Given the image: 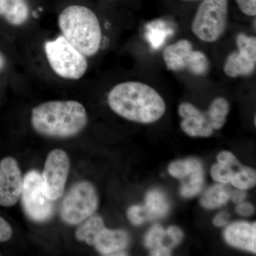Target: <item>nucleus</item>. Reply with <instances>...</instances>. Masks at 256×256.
I'll return each instance as SVG.
<instances>
[{
    "instance_id": "nucleus-1",
    "label": "nucleus",
    "mask_w": 256,
    "mask_h": 256,
    "mask_svg": "<svg viewBox=\"0 0 256 256\" xmlns=\"http://www.w3.org/2000/svg\"><path fill=\"white\" fill-rule=\"evenodd\" d=\"M116 114L132 122L149 124L164 116L166 104L150 86L138 82H120L112 88L108 97Z\"/></svg>"
},
{
    "instance_id": "nucleus-2",
    "label": "nucleus",
    "mask_w": 256,
    "mask_h": 256,
    "mask_svg": "<svg viewBox=\"0 0 256 256\" xmlns=\"http://www.w3.org/2000/svg\"><path fill=\"white\" fill-rule=\"evenodd\" d=\"M85 108L75 100L48 101L33 108L32 124L40 134L65 138L78 134L86 126Z\"/></svg>"
},
{
    "instance_id": "nucleus-3",
    "label": "nucleus",
    "mask_w": 256,
    "mask_h": 256,
    "mask_svg": "<svg viewBox=\"0 0 256 256\" xmlns=\"http://www.w3.org/2000/svg\"><path fill=\"white\" fill-rule=\"evenodd\" d=\"M63 36L85 56L95 55L100 47L102 30L95 13L80 5L64 9L58 18Z\"/></svg>"
},
{
    "instance_id": "nucleus-4",
    "label": "nucleus",
    "mask_w": 256,
    "mask_h": 256,
    "mask_svg": "<svg viewBox=\"0 0 256 256\" xmlns=\"http://www.w3.org/2000/svg\"><path fill=\"white\" fill-rule=\"evenodd\" d=\"M228 16V0H203L194 16L192 33L200 41L217 42L225 33Z\"/></svg>"
},
{
    "instance_id": "nucleus-5",
    "label": "nucleus",
    "mask_w": 256,
    "mask_h": 256,
    "mask_svg": "<svg viewBox=\"0 0 256 256\" xmlns=\"http://www.w3.org/2000/svg\"><path fill=\"white\" fill-rule=\"evenodd\" d=\"M44 50L50 67L60 77L78 80L86 72L88 62L85 56L70 44L63 36L46 42Z\"/></svg>"
},
{
    "instance_id": "nucleus-6",
    "label": "nucleus",
    "mask_w": 256,
    "mask_h": 256,
    "mask_svg": "<svg viewBox=\"0 0 256 256\" xmlns=\"http://www.w3.org/2000/svg\"><path fill=\"white\" fill-rule=\"evenodd\" d=\"M98 206V197L95 186L89 182H79L64 198L60 216L66 223L76 225L94 215Z\"/></svg>"
},
{
    "instance_id": "nucleus-7",
    "label": "nucleus",
    "mask_w": 256,
    "mask_h": 256,
    "mask_svg": "<svg viewBox=\"0 0 256 256\" xmlns=\"http://www.w3.org/2000/svg\"><path fill=\"white\" fill-rule=\"evenodd\" d=\"M163 60L166 68L172 72L186 70L197 76H204L210 72L208 57L201 50H194L188 40H180L166 46Z\"/></svg>"
},
{
    "instance_id": "nucleus-8",
    "label": "nucleus",
    "mask_w": 256,
    "mask_h": 256,
    "mask_svg": "<svg viewBox=\"0 0 256 256\" xmlns=\"http://www.w3.org/2000/svg\"><path fill=\"white\" fill-rule=\"evenodd\" d=\"M25 213L35 222H45L54 214V203L47 196L42 182V174L36 170L28 172L24 178L21 194Z\"/></svg>"
},
{
    "instance_id": "nucleus-9",
    "label": "nucleus",
    "mask_w": 256,
    "mask_h": 256,
    "mask_svg": "<svg viewBox=\"0 0 256 256\" xmlns=\"http://www.w3.org/2000/svg\"><path fill=\"white\" fill-rule=\"evenodd\" d=\"M237 50L229 54L224 65L226 75L232 78L249 76L256 67V38L239 33L236 38Z\"/></svg>"
},
{
    "instance_id": "nucleus-10",
    "label": "nucleus",
    "mask_w": 256,
    "mask_h": 256,
    "mask_svg": "<svg viewBox=\"0 0 256 256\" xmlns=\"http://www.w3.org/2000/svg\"><path fill=\"white\" fill-rule=\"evenodd\" d=\"M70 160L62 150H54L47 156L42 174L44 188L52 201L62 196L70 171Z\"/></svg>"
},
{
    "instance_id": "nucleus-11",
    "label": "nucleus",
    "mask_w": 256,
    "mask_h": 256,
    "mask_svg": "<svg viewBox=\"0 0 256 256\" xmlns=\"http://www.w3.org/2000/svg\"><path fill=\"white\" fill-rule=\"evenodd\" d=\"M24 178L18 162L6 156L0 161V206L16 204L21 196Z\"/></svg>"
},
{
    "instance_id": "nucleus-12",
    "label": "nucleus",
    "mask_w": 256,
    "mask_h": 256,
    "mask_svg": "<svg viewBox=\"0 0 256 256\" xmlns=\"http://www.w3.org/2000/svg\"><path fill=\"white\" fill-rule=\"evenodd\" d=\"M178 114L182 118V130L192 137H210L214 132L208 111L203 112L190 102L178 106Z\"/></svg>"
},
{
    "instance_id": "nucleus-13",
    "label": "nucleus",
    "mask_w": 256,
    "mask_h": 256,
    "mask_svg": "<svg viewBox=\"0 0 256 256\" xmlns=\"http://www.w3.org/2000/svg\"><path fill=\"white\" fill-rule=\"evenodd\" d=\"M224 238L232 246L244 249L256 254V223L236 222L230 224L224 232Z\"/></svg>"
},
{
    "instance_id": "nucleus-14",
    "label": "nucleus",
    "mask_w": 256,
    "mask_h": 256,
    "mask_svg": "<svg viewBox=\"0 0 256 256\" xmlns=\"http://www.w3.org/2000/svg\"><path fill=\"white\" fill-rule=\"evenodd\" d=\"M129 236L122 230H111L106 227L95 239L94 246L98 252L105 256H112L128 246Z\"/></svg>"
},
{
    "instance_id": "nucleus-15",
    "label": "nucleus",
    "mask_w": 256,
    "mask_h": 256,
    "mask_svg": "<svg viewBox=\"0 0 256 256\" xmlns=\"http://www.w3.org/2000/svg\"><path fill=\"white\" fill-rule=\"evenodd\" d=\"M30 10L26 0H0V16L13 26H20L28 20Z\"/></svg>"
},
{
    "instance_id": "nucleus-16",
    "label": "nucleus",
    "mask_w": 256,
    "mask_h": 256,
    "mask_svg": "<svg viewBox=\"0 0 256 256\" xmlns=\"http://www.w3.org/2000/svg\"><path fill=\"white\" fill-rule=\"evenodd\" d=\"M144 206L151 220L164 216L170 210V203L162 192L153 190L146 194Z\"/></svg>"
},
{
    "instance_id": "nucleus-17",
    "label": "nucleus",
    "mask_w": 256,
    "mask_h": 256,
    "mask_svg": "<svg viewBox=\"0 0 256 256\" xmlns=\"http://www.w3.org/2000/svg\"><path fill=\"white\" fill-rule=\"evenodd\" d=\"M104 228V220L100 216H90L77 229L76 238L79 242H86L89 246H94L96 237Z\"/></svg>"
},
{
    "instance_id": "nucleus-18",
    "label": "nucleus",
    "mask_w": 256,
    "mask_h": 256,
    "mask_svg": "<svg viewBox=\"0 0 256 256\" xmlns=\"http://www.w3.org/2000/svg\"><path fill=\"white\" fill-rule=\"evenodd\" d=\"M230 191L223 185H214L204 194L201 198V204L208 210L220 208L228 203L230 200Z\"/></svg>"
},
{
    "instance_id": "nucleus-19",
    "label": "nucleus",
    "mask_w": 256,
    "mask_h": 256,
    "mask_svg": "<svg viewBox=\"0 0 256 256\" xmlns=\"http://www.w3.org/2000/svg\"><path fill=\"white\" fill-rule=\"evenodd\" d=\"M230 110V105L226 99L218 97L212 101L208 108L210 124L214 130H220L226 121V117Z\"/></svg>"
},
{
    "instance_id": "nucleus-20",
    "label": "nucleus",
    "mask_w": 256,
    "mask_h": 256,
    "mask_svg": "<svg viewBox=\"0 0 256 256\" xmlns=\"http://www.w3.org/2000/svg\"><path fill=\"white\" fill-rule=\"evenodd\" d=\"M168 170L172 176L183 180L194 173L203 172V166L200 160L190 158L171 163Z\"/></svg>"
},
{
    "instance_id": "nucleus-21",
    "label": "nucleus",
    "mask_w": 256,
    "mask_h": 256,
    "mask_svg": "<svg viewBox=\"0 0 256 256\" xmlns=\"http://www.w3.org/2000/svg\"><path fill=\"white\" fill-rule=\"evenodd\" d=\"M204 182V172L190 175L188 178L182 180L180 194L185 198H191L196 196L202 191Z\"/></svg>"
},
{
    "instance_id": "nucleus-22",
    "label": "nucleus",
    "mask_w": 256,
    "mask_h": 256,
    "mask_svg": "<svg viewBox=\"0 0 256 256\" xmlns=\"http://www.w3.org/2000/svg\"><path fill=\"white\" fill-rule=\"evenodd\" d=\"M230 182L236 188L247 190L255 186L256 171L250 168H242L237 172H234Z\"/></svg>"
},
{
    "instance_id": "nucleus-23",
    "label": "nucleus",
    "mask_w": 256,
    "mask_h": 256,
    "mask_svg": "<svg viewBox=\"0 0 256 256\" xmlns=\"http://www.w3.org/2000/svg\"><path fill=\"white\" fill-rule=\"evenodd\" d=\"M165 236L166 232L164 228L159 224H156L152 227L150 230L146 234L144 238V245L148 248L153 250L162 245L163 239L164 238Z\"/></svg>"
},
{
    "instance_id": "nucleus-24",
    "label": "nucleus",
    "mask_w": 256,
    "mask_h": 256,
    "mask_svg": "<svg viewBox=\"0 0 256 256\" xmlns=\"http://www.w3.org/2000/svg\"><path fill=\"white\" fill-rule=\"evenodd\" d=\"M234 172L232 166L217 163L212 166L210 174L216 182L222 184H227L230 182Z\"/></svg>"
},
{
    "instance_id": "nucleus-25",
    "label": "nucleus",
    "mask_w": 256,
    "mask_h": 256,
    "mask_svg": "<svg viewBox=\"0 0 256 256\" xmlns=\"http://www.w3.org/2000/svg\"><path fill=\"white\" fill-rule=\"evenodd\" d=\"M128 218L130 222L136 226L141 225L148 220H150L149 214L146 206L134 205L130 207L128 210Z\"/></svg>"
},
{
    "instance_id": "nucleus-26",
    "label": "nucleus",
    "mask_w": 256,
    "mask_h": 256,
    "mask_svg": "<svg viewBox=\"0 0 256 256\" xmlns=\"http://www.w3.org/2000/svg\"><path fill=\"white\" fill-rule=\"evenodd\" d=\"M239 9L244 14L256 16V0H235Z\"/></svg>"
},
{
    "instance_id": "nucleus-27",
    "label": "nucleus",
    "mask_w": 256,
    "mask_h": 256,
    "mask_svg": "<svg viewBox=\"0 0 256 256\" xmlns=\"http://www.w3.org/2000/svg\"><path fill=\"white\" fill-rule=\"evenodd\" d=\"M218 163L227 165V166H240L236 156L232 152L228 151H223L217 156Z\"/></svg>"
},
{
    "instance_id": "nucleus-28",
    "label": "nucleus",
    "mask_w": 256,
    "mask_h": 256,
    "mask_svg": "<svg viewBox=\"0 0 256 256\" xmlns=\"http://www.w3.org/2000/svg\"><path fill=\"white\" fill-rule=\"evenodd\" d=\"M12 236V228L10 224L0 216V242H6Z\"/></svg>"
},
{
    "instance_id": "nucleus-29",
    "label": "nucleus",
    "mask_w": 256,
    "mask_h": 256,
    "mask_svg": "<svg viewBox=\"0 0 256 256\" xmlns=\"http://www.w3.org/2000/svg\"><path fill=\"white\" fill-rule=\"evenodd\" d=\"M166 234L169 236L170 238L172 239V246L178 245L182 240L184 234L181 229L178 226H172L169 227L166 230Z\"/></svg>"
},
{
    "instance_id": "nucleus-30",
    "label": "nucleus",
    "mask_w": 256,
    "mask_h": 256,
    "mask_svg": "<svg viewBox=\"0 0 256 256\" xmlns=\"http://www.w3.org/2000/svg\"><path fill=\"white\" fill-rule=\"evenodd\" d=\"M236 210L238 214L244 216H249L254 214V208L252 204L248 203V202H242V203H239Z\"/></svg>"
},
{
    "instance_id": "nucleus-31",
    "label": "nucleus",
    "mask_w": 256,
    "mask_h": 256,
    "mask_svg": "<svg viewBox=\"0 0 256 256\" xmlns=\"http://www.w3.org/2000/svg\"><path fill=\"white\" fill-rule=\"evenodd\" d=\"M247 193L245 190H232L230 191V198H232V201L234 203H242L246 198Z\"/></svg>"
},
{
    "instance_id": "nucleus-32",
    "label": "nucleus",
    "mask_w": 256,
    "mask_h": 256,
    "mask_svg": "<svg viewBox=\"0 0 256 256\" xmlns=\"http://www.w3.org/2000/svg\"><path fill=\"white\" fill-rule=\"evenodd\" d=\"M229 217H230V216L227 212H220L218 215L216 216L215 218H214V224L218 227L225 226L228 224Z\"/></svg>"
},
{
    "instance_id": "nucleus-33",
    "label": "nucleus",
    "mask_w": 256,
    "mask_h": 256,
    "mask_svg": "<svg viewBox=\"0 0 256 256\" xmlns=\"http://www.w3.org/2000/svg\"><path fill=\"white\" fill-rule=\"evenodd\" d=\"M150 254L154 256H168L171 255V250L170 248L162 245L152 250Z\"/></svg>"
},
{
    "instance_id": "nucleus-34",
    "label": "nucleus",
    "mask_w": 256,
    "mask_h": 256,
    "mask_svg": "<svg viewBox=\"0 0 256 256\" xmlns=\"http://www.w3.org/2000/svg\"><path fill=\"white\" fill-rule=\"evenodd\" d=\"M4 58H3L2 56L0 54V70H1L3 68V67H4Z\"/></svg>"
}]
</instances>
